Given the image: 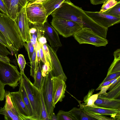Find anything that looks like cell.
<instances>
[{
  "mask_svg": "<svg viewBox=\"0 0 120 120\" xmlns=\"http://www.w3.org/2000/svg\"><path fill=\"white\" fill-rule=\"evenodd\" d=\"M43 77L42 74L40 63H39L35 72L34 78V81L33 84L34 86L40 91L42 88Z\"/></svg>",
  "mask_w": 120,
  "mask_h": 120,
  "instance_id": "cell-22",
  "label": "cell"
},
{
  "mask_svg": "<svg viewBox=\"0 0 120 120\" xmlns=\"http://www.w3.org/2000/svg\"><path fill=\"white\" fill-rule=\"evenodd\" d=\"M36 0H27L28 2H33L34 1Z\"/></svg>",
  "mask_w": 120,
  "mask_h": 120,
  "instance_id": "cell-49",
  "label": "cell"
},
{
  "mask_svg": "<svg viewBox=\"0 0 120 120\" xmlns=\"http://www.w3.org/2000/svg\"><path fill=\"white\" fill-rule=\"evenodd\" d=\"M119 1L116 0H108L103 4L99 12L102 13L105 11L115 6Z\"/></svg>",
  "mask_w": 120,
  "mask_h": 120,
  "instance_id": "cell-30",
  "label": "cell"
},
{
  "mask_svg": "<svg viewBox=\"0 0 120 120\" xmlns=\"http://www.w3.org/2000/svg\"><path fill=\"white\" fill-rule=\"evenodd\" d=\"M0 11L2 13L7 15V11L3 0H0Z\"/></svg>",
  "mask_w": 120,
  "mask_h": 120,
  "instance_id": "cell-43",
  "label": "cell"
},
{
  "mask_svg": "<svg viewBox=\"0 0 120 120\" xmlns=\"http://www.w3.org/2000/svg\"><path fill=\"white\" fill-rule=\"evenodd\" d=\"M0 30L15 54L24 46L22 38L15 21L7 15L0 12Z\"/></svg>",
  "mask_w": 120,
  "mask_h": 120,
  "instance_id": "cell-2",
  "label": "cell"
},
{
  "mask_svg": "<svg viewBox=\"0 0 120 120\" xmlns=\"http://www.w3.org/2000/svg\"><path fill=\"white\" fill-rule=\"evenodd\" d=\"M50 120H58L57 116L54 112L53 113L51 117Z\"/></svg>",
  "mask_w": 120,
  "mask_h": 120,
  "instance_id": "cell-48",
  "label": "cell"
},
{
  "mask_svg": "<svg viewBox=\"0 0 120 120\" xmlns=\"http://www.w3.org/2000/svg\"><path fill=\"white\" fill-rule=\"evenodd\" d=\"M7 47L0 42V60L5 62L10 63V59L7 56L11 53L7 49Z\"/></svg>",
  "mask_w": 120,
  "mask_h": 120,
  "instance_id": "cell-23",
  "label": "cell"
},
{
  "mask_svg": "<svg viewBox=\"0 0 120 120\" xmlns=\"http://www.w3.org/2000/svg\"><path fill=\"white\" fill-rule=\"evenodd\" d=\"M51 58V72L53 76L60 77L65 82L67 78L64 73L56 54V51L47 44Z\"/></svg>",
  "mask_w": 120,
  "mask_h": 120,
  "instance_id": "cell-15",
  "label": "cell"
},
{
  "mask_svg": "<svg viewBox=\"0 0 120 120\" xmlns=\"http://www.w3.org/2000/svg\"><path fill=\"white\" fill-rule=\"evenodd\" d=\"M0 42L4 45L9 50L13 52V51L8 44L6 39L3 34L0 30Z\"/></svg>",
  "mask_w": 120,
  "mask_h": 120,
  "instance_id": "cell-38",
  "label": "cell"
},
{
  "mask_svg": "<svg viewBox=\"0 0 120 120\" xmlns=\"http://www.w3.org/2000/svg\"><path fill=\"white\" fill-rule=\"evenodd\" d=\"M94 89H92L89 91L87 95L84 98L83 101L84 103V104H82V105H85L88 98L93 94L94 92Z\"/></svg>",
  "mask_w": 120,
  "mask_h": 120,
  "instance_id": "cell-42",
  "label": "cell"
},
{
  "mask_svg": "<svg viewBox=\"0 0 120 120\" xmlns=\"http://www.w3.org/2000/svg\"><path fill=\"white\" fill-rule=\"evenodd\" d=\"M111 84L110 81H108L103 82H102L99 85V86L96 89V90H99L100 88L101 87L109 85Z\"/></svg>",
  "mask_w": 120,
  "mask_h": 120,
  "instance_id": "cell-46",
  "label": "cell"
},
{
  "mask_svg": "<svg viewBox=\"0 0 120 120\" xmlns=\"http://www.w3.org/2000/svg\"><path fill=\"white\" fill-rule=\"evenodd\" d=\"M53 18L76 22L83 27L90 28L95 23L81 8L66 0L51 14Z\"/></svg>",
  "mask_w": 120,
  "mask_h": 120,
  "instance_id": "cell-1",
  "label": "cell"
},
{
  "mask_svg": "<svg viewBox=\"0 0 120 120\" xmlns=\"http://www.w3.org/2000/svg\"><path fill=\"white\" fill-rule=\"evenodd\" d=\"M94 104L98 107L120 109V99L109 98L99 95Z\"/></svg>",
  "mask_w": 120,
  "mask_h": 120,
  "instance_id": "cell-18",
  "label": "cell"
},
{
  "mask_svg": "<svg viewBox=\"0 0 120 120\" xmlns=\"http://www.w3.org/2000/svg\"><path fill=\"white\" fill-rule=\"evenodd\" d=\"M79 108H73L69 111L70 114L76 120H94V119L86 113L82 106L80 104Z\"/></svg>",
  "mask_w": 120,
  "mask_h": 120,
  "instance_id": "cell-19",
  "label": "cell"
},
{
  "mask_svg": "<svg viewBox=\"0 0 120 120\" xmlns=\"http://www.w3.org/2000/svg\"><path fill=\"white\" fill-rule=\"evenodd\" d=\"M120 83L106 94L100 95L101 96L108 98L115 99H117L118 97H120Z\"/></svg>",
  "mask_w": 120,
  "mask_h": 120,
  "instance_id": "cell-25",
  "label": "cell"
},
{
  "mask_svg": "<svg viewBox=\"0 0 120 120\" xmlns=\"http://www.w3.org/2000/svg\"><path fill=\"white\" fill-rule=\"evenodd\" d=\"M19 83L20 86L19 91L20 94L22 99L27 108L30 116L32 117L33 115L32 108L24 86L21 76Z\"/></svg>",
  "mask_w": 120,
  "mask_h": 120,
  "instance_id": "cell-21",
  "label": "cell"
},
{
  "mask_svg": "<svg viewBox=\"0 0 120 120\" xmlns=\"http://www.w3.org/2000/svg\"><path fill=\"white\" fill-rule=\"evenodd\" d=\"M86 112L88 115L93 118L94 120H114V119L112 118H110L104 116L102 115L96 114H92Z\"/></svg>",
  "mask_w": 120,
  "mask_h": 120,
  "instance_id": "cell-35",
  "label": "cell"
},
{
  "mask_svg": "<svg viewBox=\"0 0 120 120\" xmlns=\"http://www.w3.org/2000/svg\"><path fill=\"white\" fill-rule=\"evenodd\" d=\"M17 63L19 67L20 71L24 72V69L26 64V62L24 56L22 54H19L17 58L16 54H15Z\"/></svg>",
  "mask_w": 120,
  "mask_h": 120,
  "instance_id": "cell-31",
  "label": "cell"
},
{
  "mask_svg": "<svg viewBox=\"0 0 120 120\" xmlns=\"http://www.w3.org/2000/svg\"><path fill=\"white\" fill-rule=\"evenodd\" d=\"M41 27L44 36L49 41L52 48L55 51V48L57 49V48L62 46L57 32L49 23L47 20Z\"/></svg>",
  "mask_w": 120,
  "mask_h": 120,
  "instance_id": "cell-11",
  "label": "cell"
},
{
  "mask_svg": "<svg viewBox=\"0 0 120 120\" xmlns=\"http://www.w3.org/2000/svg\"><path fill=\"white\" fill-rule=\"evenodd\" d=\"M26 6L22 9L15 20L20 32L23 40L24 42H27L30 40V22L26 14Z\"/></svg>",
  "mask_w": 120,
  "mask_h": 120,
  "instance_id": "cell-10",
  "label": "cell"
},
{
  "mask_svg": "<svg viewBox=\"0 0 120 120\" xmlns=\"http://www.w3.org/2000/svg\"><path fill=\"white\" fill-rule=\"evenodd\" d=\"M120 76V71L110 74L106 75L102 82L107 81H110Z\"/></svg>",
  "mask_w": 120,
  "mask_h": 120,
  "instance_id": "cell-37",
  "label": "cell"
},
{
  "mask_svg": "<svg viewBox=\"0 0 120 120\" xmlns=\"http://www.w3.org/2000/svg\"><path fill=\"white\" fill-rule=\"evenodd\" d=\"M6 7L7 15L15 20L22 9L26 6L27 0H3Z\"/></svg>",
  "mask_w": 120,
  "mask_h": 120,
  "instance_id": "cell-13",
  "label": "cell"
},
{
  "mask_svg": "<svg viewBox=\"0 0 120 120\" xmlns=\"http://www.w3.org/2000/svg\"><path fill=\"white\" fill-rule=\"evenodd\" d=\"M84 11L96 23L106 28H108L120 22V18L115 17L99 12Z\"/></svg>",
  "mask_w": 120,
  "mask_h": 120,
  "instance_id": "cell-9",
  "label": "cell"
},
{
  "mask_svg": "<svg viewBox=\"0 0 120 120\" xmlns=\"http://www.w3.org/2000/svg\"><path fill=\"white\" fill-rule=\"evenodd\" d=\"M36 49H34L30 61V75L34 79L38 64L36 58Z\"/></svg>",
  "mask_w": 120,
  "mask_h": 120,
  "instance_id": "cell-24",
  "label": "cell"
},
{
  "mask_svg": "<svg viewBox=\"0 0 120 120\" xmlns=\"http://www.w3.org/2000/svg\"><path fill=\"white\" fill-rule=\"evenodd\" d=\"M98 95L97 94H92L87 99L85 105L91 107H95L97 106L94 104L95 101L97 99Z\"/></svg>",
  "mask_w": 120,
  "mask_h": 120,
  "instance_id": "cell-33",
  "label": "cell"
},
{
  "mask_svg": "<svg viewBox=\"0 0 120 120\" xmlns=\"http://www.w3.org/2000/svg\"><path fill=\"white\" fill-rule=\"evenodd\" d=\"M0 114L4 115L5 120H32L31 117L26 116L19 113L14 108L12 103L5 105L0 109Z\"/></svg>",
  "mask_w": 120,
  "mask_h": 120,
  "instance_id": "cell-16",
  "label": "cell"
},
{
  "mask_svg": "<svg viewBox=\"0 0 120 120\" xmlns=\"http://www.w3.org/2000/svg\"><path fill=\"white\" fill-rule=\"evenodd\" d=\"M53 103L54 106L61 102L65 97L66 87L65 82L59 76L52 77Z\"/></svg>",
  "mask_w": 120,
  "mask_h": 120,
  "instance_id": "cell-12",
  "label": "cell"
},
{
  "mask_svg": "<svg viewBox=\"0 0 120 120\" xmlns=\"http://www.w3.org/2000/svg\"><path fill=\"white\" fill-rule=\"evenodd\" d=\"M11 99L13 105L20 114L26 116L29 115L27 108L18 91L10 92Z\"/></svg>",
  "mask_w": 120,
  "mask_h": 120,
  "instance_id": "cell-17",
  "label": "cell"
},
{
  "mask_svg": "<svg viewBox=\"0 0 120 120\" xmlns=\"http://www.w3.org/2000/svg\"><path fill=\"white\" fill-rule=\"evenodd\" d=\"M39 44L38 43L36 49V56L37 61L38 64L40 63L41 59L39 51Z\"/></svg>",
  "mask_w": 120,
  "mask_h": 120,
  "instance_id": "cell-45",
  "label": "cell"
},
{
  "mask_svg": "<svg viewBox=\"0 0 120 120\" xmlns=\"http://www.w3.org/2000/svg\"><path fill=\"white\" fill-rule=\"evenodd\" d=\"M102 13L115 17L120 18V1L112 7Z\"/></svg>",
  "mask_w": 120,
  "mask_h": 120,
  "instance_id": "cell-26",
  "label": "cell"
},
{
  "mask_svg": "<svg viewBox=\"0 0 120 120\" xmlns=\"http://www.w3.org/2000/svg\"><path fill=\"white\" fill-rule=\"evenodd\" d=\"M39 51L41 60L44 64L46 62L42 45L39 44Z\"/></svg>",
  "mask_w": 120,
  "mask_h": 120,
  "instance_id": "cell-40",
  "label": "cell"
},
{
  "mask_svg": "<svg viewBox=\"0 0 120 120\" xmlns=\"http://www.w3.org/2000/svg\"><path fill=\"white\" fill-rule=\"evenodd\" d=\"M24 46L27 51L29 59L30 61L34 50V47L33 45L31 43L30 40L27 42H25Z\"/></svg>",
  "mask_w": 120,
  "mask_h": 120,
  "instance_id": "cell-32",
  "label": "cell"
},
{
  "mask_svg": "<svg viewBox=\"0 0 120 120\" xmlns=\"http://www.w3.org/2000/svg\"><path fill=\"white\" fill-rule=\"evenodd\" d=\"M26 11L29 22L33 25L42 26L47 20L48 16L41 3L27 4Z\"/></svg>",
  "mask_w": 120,
  "mask_h": 120,
  "instance_id": "cell-7",
  "label": "cell"
},
{
  "mask_svg": "<svg viewBox=\"0 0 120 120\" xmlns=\"http://www.w3.org/2000/svg\"><path fill=\"white\" fill-rule=\"evenodd\" d=\"M112 84L105 86H103L101 87L99 90H100V92L97 93L98 95H99L106 94L107 90L111 85Z\"/></svg>",
  "mask_w": 120,
  "mask_h": 120,
  "instance_id": "cell-41",
  "label": "cell"
},
{
  "mask_svg": "<svg viewBox=\"0 0 120 120\" xmlns=\"http://www.w3.org/2000/svg\"><path fill=\"white\" fill-rule=\"evenodd\" d=\"M21 78L16 66L0 60V80L4 84L15 88L18 85Z\"/></svg>",
  "mask_w": 120,
  "mask_h": 120,
  "instance_id": "cell-4",
  "label": "cell"
},
{
  "mask_svg": "<svg viewBox=\"0 0 120 120\" xmlns=\"http://www.w3.org/2000/svg\"><path fill=\"white\" fill-rule=\"evenodd\" d=\"M66 0H46L41 3L48 16Z\"/></svg>",
  "mask_w": 120,
  "mask_h": 120,
  "instance_id": "cell-20",
  "label": "cell"
},
{
  "mask_svg": "<svg viewBox=\"0 0 120 120\" xmlns=\"http://www.w3.org/2000/svg\"><path fill=\"white\" fill-rule=\"evenodd\" d=\"M5 85L0 80V101L4 100L5 98V91L4 87Z\"/></svg>",
  "mask_w": 120,
  "mask_h": 120,
  "instance_id": "cell-39",
  "label": "cell"
},
{
  "mask_svg": "<svg viewBox=\"0 0 120 120\" xmlns=\"http://www.w3.org/2000/svg\"><path fill=\"white\" fill-rule=\"evenodd\" d=\"M52 26L59 34L67 38L73 36L83 27L78 23L65 19L53 18Z\"/></svg>",
  "mask_w": 120,
  "mask_h": 120,
  "instance_id": "cell-6",
  "label": "cell"
},
{
  "mask_svg": "<svg viewBox=\"0 0 120 120\" xmlns=\"http://www.w3.org/2000/svg\"><path fill=\"white\" fill-rule=\"evenodd\" d=\"M41 45L46 62L49 63L51 66V58L47 44V43H45Z\"/></svg>",
  "mask_w": 120,
  "mask_h": 120,
  "instance_id": "cell-34",
  "label": "cell"
},
{
  "mask_svg": "<svg viewBox=\"0 0 120 120\" xmlns=\"http://www.w3.org/2000/svg\"><path fill=\"white\" fill-rule=\"evenodd\" d=\"M73 36L80 44H88L99 47L105 46L108 43L106 39L101 37L87 27H83Z\"/></svg>",
  "mask_w": 120,
  "mask_h": 120,
  "instance_id": "cell-5",
  "label": "cell"
},
{
  "mask_svg": "<svg viewBox=\"0 0 120 120\" xmlns=\"http://www.w3.org/2000/svg\"><path fill=\"white\" fill-rule=\"evenodd\" d=\"M113 55L114 56V59H120V49H117L114 52Z\"/></svg>",
  "mask_w": 120,
  "mask_h": 120,
  "instance_id": "cell-47",
  "label": "cell"
},
{
  "mask_svg": "<svg viewBox=\"0 0 120 120\" xmlns=\"http://www.w3.org/2000/svg\"><path fill=\"white\" fill-rule=\"evenodd\" d=\"M40 92L41 98V117L42 120H50L43 100L42 89Z\"/></svg>",
  "mask_w": 120,
  "mask_h": 120,
  "instance_id": "cell-29",
  "label": "cell"
},
{
  "mask_svg": "<svg viewBox=\"0 0 120 120\" xmlns=\"http://www.w3.org/2000/svg\"><path fill=\"white\" fill-rule=\"evenodd\" d=\"M108 0H107V1Z\"/></svg>",
  "mask_w": 120,
  "mask_h": 120,
  "instance_id": "cell-50",
  "label": "cell"
},
{
  "mask_svg": "<svg viewBox=\"0 0 120 120\" xmlns=\"http://www.w3.org/2000/svg\"><path fill=\"white\" fill-rule=\"evenodd\" d=\"M23 85L33 111L32 117L34 120H42L41 98L40 91L33 85L24 72L20 71Z\"/></svg>",
  "mask_w": 120,
  "mask_h": 120,
  "instance_id": "cell-3",
  "label": "cell"
},
{
  "mask_svg": "<svg viewBox=\"0 0 120 120\" xmlns=\"http://www.w3.org/2000/svg\"><path fill=\"white\" fill-rule=\"evenodd\" d=\"M108 0H90L91 3L94 5L104 4Z\"/></svg>",
  "mask_w": 120,
  "mask_h": 120,
  "instance_id": "cell-44",
  "label": "cell"
},
{
  "mask_svg": "<svg viewBox=\"0 0 120 120\" xmlns=\"http://www.w3.org/2000/svg\"><path fill=\"white\" fill-rule=\"evenodd\" d=\"M86 112L105 115L110 116L114 120H120V109L107 108L96 106L91 107L80 104Z\"/></svg>",
  "mask_w": 120,
  "mask_h": 120,
  "instance_id": "cell-14",
  "label": "cell"
},
{
  "mask_svg": "<svg viewBox=\"0 0 120 120\" xmlns=\"http://www.w3.org/2000/svg\"><path fill=\"white\" fill-rule=\"evenodd\" d=\"M119 71H120V59H114L108 69L107 75Z\"/></svg>",
  "mask_w": 120,
  "mask_h": 120,
  "instance_id": "cell-27",
  "label": "cell"
},
{
  "mask_svg": "<svg viewBox=\"0 0 120 120\" xmlns=\"http://www.w3.org/2000/svg\"><path fill=\"white\" fill-rule=\"evenodd\" d=\"M53 76L51 71L43 77L42 88L43 100L50 120L55 108L53 101Z\"/></svg>",
  "mask_w": 120,
  "mask_h": 120,
  "instance_id": "cell-8",
  "label": "cell"
},
{
  "mask_svg": "<svg viewBox=\"0 0 120 120\" xmlns=\"http://www.w3.org/2000/svg\"><path fill=\"white\" fill-rule=\"evenodd\" d=\"M56 116L58 120H76L69 111L65 112L60 110L58 112Z\"/></svg>",
  "mask_w": 120,
  "mask_h": 120,
  "instance_id": "cell-28",
  "label": "cell"
},
{
  "mask_svg": "<svg viewBox=\"0 0 120 120\" xmlns=\"http://www.w3.org/2000/svg\"><path fill=\"white\" fill-rule=\"evenodd\" d=\"M51 67L49 63L46 62L44 64L41 69L42 74L43 77L45 76L50 72L51 71Z\"/></svg>",
  "mask_w": 120,
  "mask_h": 120,
  "instance_id": "cell-36",
  "label": "cell"
}]
</instances>
